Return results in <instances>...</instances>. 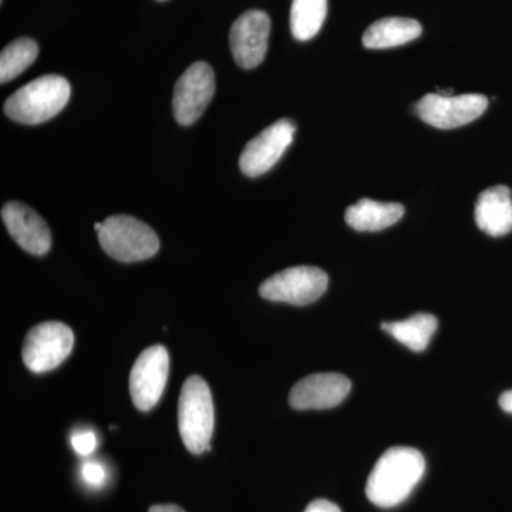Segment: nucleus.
I'll return each instance as SVG.
<instances>
[{
  "label": "nucleus",
  "instance_id": "1",
  "mask_svg": "<svg viewBox=\"0 0 512 512\" xmlns=\"http://www.w3.org/2000/svg\"><path fill=\"white\" fill-rule=\"evenodd\" d=\"M426 473V460L413 447L384 451L367 478L366 495L380 508L397 507L409 498Z\"/></svg>",
  "mask_w": 512,
  "mask_h": 512
},
{
  "label": "nucleus",
  "instance_id": "2",
  "mask_svg": "<svg viewBox=\"0 0 512 512\" xmlns=\"http://www.w3.org/2000/svg\"><path fill=\"white\" fill-rule=\"evenodd\" d=\"M72 87L62 76L37 77L6 100L9 119L22 124H42L56 117L69 103Z\"/></svg>",
  "mask_w": 512,
  "mask_h": 512
},
{
  "label": "nucleus",
  "instance_id": "3",
  "mask_svg": "<svg viewBox=\"0 0 512 512\" xmlns=\"http://www.w3.org/2000/svg\"><path fill=\"white\" fill-rule=\"evenodd\" d=\"M178 427L185 448L192 454L210 450L214 433V402L207 382L201 376L185 380L178 403Z\"/></svg>",
  "mask_w": 512,
  "mask_h": 512
},
{
  "label": "nucleus",
  "instance_id": "4",
  "mask_svg": "<svg viewBox=\"0 0 512 512\" xmlns=\"http://www.w3.org/2000/svg\"><path fill=\"white\" fill-rule=\"evenodd\" d=\"M99 241L107 255L126 264L153 258L160 249L154 229L130 215L107 218L100 229Z\"/></svg>",
  "mask_w": 512,
  "mask_h": 512
},
{
  "label": "nucleus",
  "instance_id": "5",
  "mask_svg": "<svg viewBox=\"0 0 512 512\" xmlns=\"http://www.w3.org/2000/svg\"><path fill=\"white\" fill-rule=\"evenodd\" d=\"M329 285L328 274L316 266H293L272 275L259 286L266 301L306 306L318 301Z\"/></svg>",
  "mask_w": 512,
  "mask_h": 512
},
{
  "label": "nucleus",
  "instance_id": "6",
  "mask_svg": "<svg viewBox=\"0 0 512 512\" xmlns=\"http://www.w3.org/2000/svg\"><path fill=\"white\" fill-rule=\"evenodd\" d=\"M74 346V333L62 322H45L29 330L23 343L25 366L33 373H46L62 365Z\"/></svg>",
  "mask_w": 512,
  "mask_h": 512
},
{
  "label": "nucleus",
  "instance_id": "7",
  "mask_svg": "<svg viewBox=\"0 0 512 512\" xmlns=\"http://www.w3.org/2000/svg\"><path fill=\"white\" fill-rule=\"evenodd\" d=\"M487 107L488 99L483 94L444 97L430 93L417 101L414 109L417 116L429 126L450 130L477 120Z\"/></svg>",
  "mask_w": 512,
  "mask_h": 512
},
{
  "label": "nucleus",
  "instance_id": "8",
  "mask_svg": "<svg viewBox=\"0 0 512 512\" xmlns=\"http://www.w3.org/2000/svg\"><path fill=\"white\" fill-rule=\"evenodd\" d=\"M215 93L214 70L210 64L197 62L185 70L174 89V117L181 126L200 120Z\"/></svg>",
  "mask_w": 512,
  "mask_h": 512
},
{
  "label": "nucleus",
  "instance_id": "9",
  "mask_svg": "<svg viewBox=\"0 0 512 512\" xmlns=\"http://www.w3.org/2000/svg\"><path fill=\"white\" fill-rule=\"evenodd\" d=\"M170 370V356L164 346L144 350L130 373V394L140 412H150L163 396Z\"/></svg>",
  "mask_w": 512,
  "mask_h": 512
},
{
  "label": "nucleus",
  "instance_id": "10",
  "mask_svg": "<svg viewBox=\"0 0 512 512\" xmlns=\"http://www.w3.org/2000/svg\"><path fill=\"white\" fill-rule=\"evenodd\" d=\"M295 131L292 120L282 119L252 138L239 158L242 173L251 178L268 173L291 146Z\"/></svg>",
  "mask_w": 512,
  "mask_h": 512
},
{
  "label": "nucleus",
  "instance_id": "11",
  "mask_svg": "<svg viewBox=\"0 0 512 512\" xmlns=\"http://www.w3.org/2000/svg\"><path fill=\"white\" fill-rule=\"evenodd\" d=\"M271 19L264 10H248L239 16L229 33L232 56L242 69H255L268 52Z\"/></svg>",
  "mask_w": 512,
  "mask_h": 512
},
{
  "label": "nucleus",
  "instance_id": "12",
  "mask_svg": "<svg viewBox=\"0 0 512 512\" xmlns=\"http://www.w3.org/2000/svg\"><path fill=\"white\" fill-rule=\"evenodd\" d=\"M352 390L348 377L340 373H316L299 380L289 393V404L296 410L333 409Z\"/></svg>",
  "mask_w": 512,
  "mask_h": 512
},
{
  "label": "nucleus",
  "instance_id": "13",
  "mask_svg": "<svg viewBox=\"0 0 512 512\" xmlns=\"http://www.w3.org/2000/svg\"><path fill=\"white\" fill-rule=\"evenodd\" d=\"M2 220L10 237L29 254L46 255L52 247V234L46 221L22 202L12 201L2 208Z\"/></svg>",
  "mask_w": 512,
  "mask_h": 512
},
{
  "label": "nucleus",
  "instance_id": "14",
  "mask_svg": "<svg viewBox=\"0 0 512 512\" xmlns=\"http://www.w3.org/2000/svg\"><path fill=\"white\" fill-rule=\"evenodd\" d=\"M477 227L490 237L498 238L512 232L511 190L495 185L481 192L476 204Z\"/></svg>",
  "mask_w": 512,
  "mask_h": 512
},
{
  "label": "nucleus",
  "instance_id": "15",
  "mask_svg": "<svg viewBox=\"0 0 512 512\" xmlns=\"http://www.w3.org/2000/svg\"><path fill=\"white\" fill-rule=\"evenodd\" d=\"M403 215L404 207L399 202H377L363 198L346 210L345 220L355 231L377 232L397 224Z\"/></svg>",
  "mask_w": 512,
  "mask_h": 512
},
{
  "label": "nucleus",
  "instance_id": "16",
  "mask_svg": "<svg viewBox=\"0 0 512 512\" xmlns=\"http://www.w3.org/2000/svg\"><path fill=\"white\" fill-rule=\"evenodd\" d=\"M421 25L409 18H384L366 29L363 46L367 49H390L406 45L420 37Z\"/></svg>",
  "mask_w": 512,
  "mask_h": 512
},
{
  "label": "nucleus",
  "instance_id": "17",
  "mask_svg": "<svg viewBox=\"0 0 512 512\" xmlns=\"http://www.w3.org/2000/svg\"><path fill=\"white\" fill-rule=\"evenodd\" d=\"M437 328H439V320L430 313H416L400 322L382 323L384 332L389 333L393 339L413 352L426 350Z\"/></svg>",
  "mask_w": 512,
  "mask_h": 512
},
{
  "label": "nucleus",
  "instance_id": "18",
  "mask_svg": "<svg viewBox=\"0 0 512 512\" xmlns=\"http://www.w3.org/2000/svg\"><path fill=\"white\" fill-rule=\"evenodd\" d=\"M328 15V0H293L291 8L292 35L299 42L313 39Z\"/></svg>",
  "mask_w": 512,
  "mask_h": 512
},
{
  "label": "nucleus",
  "instance_id": "19",
  "mask_svg": "<svg viewBox=\"0 0 512 512\" xmlns=\"http://www.w3.org/2000/svg\"><path fill=\"white\" fill-rule=\"evenodd\" d=\"M37 55L39 45L30 37H20L6 46L0 55V83H8L28 70Z\"/></svg>",
  "mask_w": 512,
  "mask_h": 512
},
{
  "label": "nucleus",
  "instance_id": "20",
  "mask_svg": "<svg viewBox=\"0 0 512 512\" xmlns=\"http://www.w3.org/2000/svg\"><path fill=\"white\" fill-rule=\"evenodd\" d=\"M73 450L80 456H90L97 447V437L93 431H79L72 437Z\"/></svg>",
  "mask_w": 512,
  "mask_h": 512
},
{
  "label": "nucleus",
  "instance_id": "21",
  "mask_svg": "<svg viewBox=\"0 0 512 512\" xmlns=\"http://www.w3.org/2000/svg\"><path fill=\"white\" fill-rule=\"evenodd\" d=\"M82 476L87 484L93 485V487H100L106 481V470H104L101 464L90 461V463L84 464Z\"/></svg>",
  "mask_w": 512,
  "mask_h": 512
},
{
  "label": "nucleus",
  "instance_id": "22",
  "mask_svg": "<svg viewBox=\"0 0 512 512\" xmlns=\"http://www.w3.org/2000/svg\"><path fill=\"white\" fill-rule=\"evenodd\" d=\"M305 512H342L339 505L329 500H315L306 507Z\"/></svg>",
  "mask_w": 512,
  "mask_h": 512
},
{
  "label": "nucleus",
  "instance_id": "23",
  "mask_svg": "<svg viewBox=\"0 0 512 512\" xmlns=\"http://www.w3.org/2000/svg\"><path fill=\"white\" fill-rule=\"evenodd\" d=\"M498 403H500L501 409H503L505 413L512 414V390L501 394Z\"/></svg>",
  "mask_w": 512,
  "mask_h": 512
},
{
  "label": "nucleus",
  "instance_id": "24",
  "mask_svg": "<svg viewBox=\"0 0 512 512\" xmlns=\"http://www.w3.org/2000/svg\"><path fill=\"white\" fill-rule=\"evenodd\" d=\"M148 512H185L183 508L173 504L153 505Z\"/></svg>",
  "mask_w": 512,
  "mask_h": 512
},
{
  "label": "nucleus",
  "instance_id": "25",
  "mask_svg": "<svg viewBox=\"0 0 512 512\" xmlns=\"http://www.w3.org/2000/svg\"><path fill=\"white\" fill-rule=\"evenodd\" d=\"M160 2H164V0H160Z\"/></svg>",
  "mask_w": 512,
  "mask_h": 512
}]
</instances>
